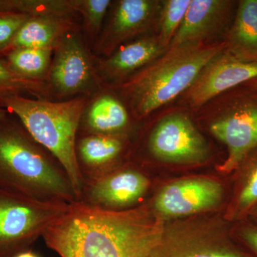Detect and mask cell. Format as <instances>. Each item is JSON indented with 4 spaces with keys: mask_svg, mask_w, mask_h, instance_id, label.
Listing matches in <instances>:
<instances>
[{
    "mask_svg": "<svg viewBox=\"0 0 257 257\" xmlns=\"http://www.w3.org/2000/svg\"><path fill=\"white\" fill-rule=\"evenodd\" d=\"M165 221L148 203L113 211L70 204L42 238L60 257H149Z\"/></svg>",
    "mask_w": 257,
    "mask_h": 257,
    "instance_id": "cell-1",
    "label": "cell"
},
{
    "mask_svg": "<svg viewBox=\"0 0 257 257\" xmlns=\"http://www.w3.org/2000/svg\"><path fill=\"white\" fill-rule=\"evenodd\" d=\"M0 120V188L45 202H78L63 166L20 120Z\"/></svg>",
    "mask_w": 257,
    "mask_h": 257,
    "instance_id": "cell-2",
    "label": "cell"
},
{
    "mask_svg": "<svg viewBox=\"0 0 257 257\" xmlns=\"http://www.w3.org/2000/svg\"><path fill=\"white\" fill-rule=\"evenodd\" d=\"M224 50V41L191 42L170 47L132 75L122 89L135 117H145L186 92L202 69Z\"/></svg>",
    "mask_w": 257,
    "mask_h": 257,
    "instance_id": "cell-3",
    "label": "cell"
},
{
    "mask_svg": "<svg viewBox=\"0 0 257 257\" xmlns=\"http://www.w3.org/2000/svg\"><path fill=\"white\" fill-rule=\"evenodd\" d=\"M87 103V98L83 96L55 101L15 95L0 100V106L16 116L32 138L63 166L78 202L84 180L77 164L76 143Z\"/></svg>",
    "mask_w": 257,
    "mask_h": 257,
    "instance_id": "cell-4",
    "label": "cell"
},
{
    "mask_svg": "<svg viewBox=\"0 0 257 257\" xmlns=\"http://www.w3.org/2000/svg\"><path fill=\"white\" fill-rule=\"evenodd\" d=\"M231 226L211 216L165 223L149 257H253L234 239Z\"/></svg>",
    "mask_w": 257,
    "mask_h": 257,
    "instance_id": "cell-5",
    "label": "cell"
},
{
    "mask_svg": "<svg viewBox=\"0 0 257 257\" xmlns=\"http://www.w3.org/2000/svg\"><path fill=\"white\" fill-rule=\"evenodd\" d=\"M70 204L41 202L0 188V257L29 249Z\"/></svg>",
    "mask_w": 257,
    "mask_h": 257,
    "instance_id": "cell-6",
    "label": "cell"
},
{
    "mask_svg": "<svg viewBox=\"0 0 257 257\" xmlns=\"http://www.w3.org/2000/svg\"><path fill=\"white\" fill-rule=\"evenodd\" d=\"M243 87L230 96L210 125L211 133L227 148L226 160L218 167L224 175L234 172L257 147V91Z\"/></svg>",
    "mask_w": 257,
    "mask_h": 257,
    "instance_id": "cell-7",
    "label": "cell"
},
{
    "mask_svg": "<svg viewBox=\"0 0 257 257\" xmlns=\"http://www.w3.org/2000/svg\"><path fill=\"white\" fill-rule=\"evenodd\" d=\"M99 76L85 44L76 30L55 47L47 83L51 94L60 98L95 90Z\"/></svg>",
    "mask_w": 257,
    "mask_h": 257,
    "instance_id": "cell-8",
    "label": "cell"
},
{
    "mask_svg": "<svg viewBox=\"0 0 257 257\" xmlns=\"http://www.w3.org/2000/svg\"><path fill=\"white\" fill-rule=\"evenodd\" d=\"M150 180L140 168L121 165L83 185L79 202L106 211L128 210L144 204Z\"/></svg>",
    "mask_w": 257,
    "mask_h": 257,
    "instance_id": "cell-9",
    "label": "cell"
},
{
    "mask_svg": "<svg viewBox=\"0 0 257 257\" xmlns=\"http://www.w3.org/2000/svg\"><path fill=\"white\" fill-rule=\"evenodd\" d=\"M224 187L207 177H188L166 184L150 204L161 219H175L215 209L224 200Z\"/></svg>",
    "mask_w": 257,
    "mask_h": 257,
    "instance_id": "cell-10",
    "label": "cell"
},
{
    "mask_svg": "<svg viewBox=\"0 0 257 257\" xmlns=\"http://www.w3.org/2000/svg\"><path fill=\"white\" fill-rule=\"evenodd\" d=\"M150 154L159 160L199 163L209 156L207 142L185 114L176 113L160 120L147 142Z\"/></svg>",
    "mask_w": 257,
    "mask_h": 257,
    "instance_id": "cell-11",
    "label": "cell"
},
{
    "mask_svg": "<svg viewBox=\"0 0 257 257\" xmlns=\"http://www.w3.org/2000/svg\"><path fill=\"white\" fill-rule=\"evenodd\" d=\"M256 77L257 64L241 62L224 50L202 69L186 91V97L191 106L199 107L218 94Z\"/></svg>",
    "mask_w": 257,
    "mask_h": 257,
    "instance_id": "cell-12",
    "label": "cell"
},
{
    "mask_svg": "<svg viewBox=\"0 0 257 257\" xmlns=\"http://www.w3.org/2000/svg\"><path fill=\"white\" fill-rule=\"evenodd\" d=\"M161 3L153 0L118 1L107 26L96 42V52L109 56L122 42L145 32L160 13Z\"/></svg>",
    "mask_w": 257,
    "mask_h": 257,
    "instance_id": "cell-13",
    "label": "cell"
},
{
    "mask_svg": "<svg viewBox=\"0 0 257 257\" xmlns=\"http://www.w3.org/2000/svg\"><path fill=\"white\" fill-rule=\"evenodd\" d=\"M234 5L235 2L229 0H191L185 18L169 48L191 42H207L226 28Z\"/></svg>",
    "mask_w": 257,
    "mask_h": 257,
    "instance_id": "cell-14",
    "label": "cell"
},
{
    "mask_svg": "<svg viewBox=\"0 0 257 257\" xmlns=\"http://www.w3.org/2000/svg\"><path fill=\"white\" fill-rule=\"evenodd\" d=\"M125 147L121 135H78L76 156L84 183L121 167Z\"/></svg>",
    "mask_w": 257,
    "mask_h": 257,
    "instance_id": "cell-15",
    "label": "cell"
},
{
    "mask_svg": "<svg viewBox=\"0 0 257 257\" xmlns=\"http://www.w3.org/2000/svg\"><path fill=\"white\" fill-rule=\"evenodd\" d=\"M166 48L158 36L138 39L121 45L96 69L99 77L121 79L133 75L165 53Z\"/></svg>",
    "mask_w": 257,
    "mask_h": 257,
    "instance_id": "cell-16",
    "label": "cell"
},
{
    "mask_svg": "<svg viewBox=\"0 0 257 257\" xmlns=\"http://www.w3.org/2000/svg\"><path fill=\"white\" fill-rule=\"evenodd\" d=\"M225 50L246 63L257 64V0H241L226 32Z\"/></svg>",
    "mask_w": 257,
    "mask_h": 257,
    "instance_id": "cell-17",
    "label": "cell"
},
{
    "mask_svg": "<svg viewBox=\"0 0 257 257\" xmlns=\"http://www.w3.org/2000/svg\"><path fill=\"white\" fill-rule=\"evenodd\" d=\"M124 104L114 96L103 93L88 101L83 113L78 135H121L128 124Z\"/></svg>",
    "mask_w": 257,
    "mask_h": 257,
    "instance_id": "cell-18",
    "label": "cell"
},
{
    "mask_svg": "<svg viewBox=\"0 0 257 257\" xmlns=\"http://www.w3.org/2000/svg\"><path fill=\"white\" fill-rule=\"evenodd\" d=\"M73 20L72 17H30L19 30L10 51L18 48L55 50L67 33L77 29Z\"/></svg>",
    "mask_w": 257,
    "mask_h": 257,
    "instance_id": "cell-19",
    "label": "cell"
},
{
    "mask_svg": "<svg viewBox=\"0 0 257 257\" xmlns=\"http://www.w3.org/2000/svg\"><path fill=\"white\" fill-rule=\"evenodd\" d=\"M232 192L224 218L231 223L244 220L257 205V147L234 171Z\"/></svg>",
    "mask_w": 257,
    "mask_h": 257,
    "instance_id": "cell-20",
    "label": "cell"
},
{
    "mask_svg": "<svg viewBox=\"0 0 257 257\" xmlns=\"http://www.w3.org/2000/svg\"><path fill=\"white\" fill-rule=\"evenodd\" d=\"M53 52L52 49L18 48L10 51L3 58L23 78L47 82Z\"/></svg>",
    "mask_w": 257,
    "mask_h": 257,
    "instance_id": "cell-21",
    "label": "cell"
},
{
    "mask_svg": "<svg viewBox=\"0 0 257 257\" xmlns=\"http://www.w3.org/2000/svg\"><path fill=\"white\" fill-rule=\"evenodd\" d=\"M30 94L34 98L48 99L50 87L46 82L28 80L15 73L3 58H0V100L8 96Z\"/></svg>",
    "mask_w": 257,
    "mask_h": 257,
    "instance_id": "cell-22",
    "label": "cell"
},
{
    "mask_svg": "<svg viewBox=\"0 0 257 257\" xmlns=\"http://www.w3.org/2000/svg\"><path fill=\"white\" fill-rule=\"evenodd\" d=\"M190 3L191 0H167L161 3L158 37L166 48L170 47Z\"/></svg>",
    "mask_w": 257,
    "mask_h": 257,
    "instance_id": "cell-23",
    "label": "cell"
},
{
    "mask_svg": "<svg viewBox=\"0 0 257 257\" xmlns=\"http://www.w3.org/2000/svg\"><path fill=\"white\" fill-rule=\"evenodd\" d=\"M72 10L82 15L84 28L90 38L94 39L101 30L109 0H69Z\"/></svg>",
    "mask_w": 257,
    "mask_h": 257,
    "instance_id": "cell-24",
    "label": "cell"
},
{
    "mask_svg": "<svg viewBox=\"0 0 257 257\" xmlns=\"http://www.w3.org/2000/svg\"><path fill=\"white\" fill-rule=\"evenodd\" d=\"M30 18L23 13L0 12V58L8 53L19 30Z\"/></svg>",
    "mask_w": 257,
    "mask_h": 257,
    "instance_id": "cell-25",
    "label": "cell"
},
{
    "mask_svg": "<svg viewBox=\"0 0 257 257\" xmlns=\"http://www.w3.org/2000/svg\"><path fill=\"white\" fill-rule=\"evenodd\" d=\"M231 233L239 242L253 257H257V225L244 220L232 223Z\"/></svg>",
    "mask_w": 257,
    "mask_h": 257,
    "instance_id": "cell-26",
    "label": "cell"
},
{
    "mask_svg": "<svg viewBox=\"0 0 257 257\" xmlns=\"http://www.w3.org/2000/svg\"><path fill=\"white\" fill-rule=\"evenodd\" d=\"M246 219L257 225V205L251 211Z\"/></svg>",
    "mask_w": 257,
    "mask_h": 257,
    "instance_id": "cell-27",
    "label": "cell"
},
{
    "mask_svg": "<svg viewBox=\"0 0 257 257\" xmlns=\"http://www.w3.org/2000/svg\"><path fill=\"white\" fill-rule=\"evenodd\" d=\"M242 85L257 91V77L251 79V80L248 81L247 82L245 83Z\"/></svg>",
    "mask_w": 257,
    "mask_h": 257,
    "instance_id": "cell-28",
    "label": "cell"
},
{
    "mask_svg": "<svg viewBox=\"0 0 257 257\" xmlns=\"http://www.w3.org/2000/svg\"><path fill=\"white\" fill-rule=\"evenodd\" d=\"M15 257H40L35 253L33 252V251H30V250H27V251H23V252H21L18 253V255H16Z\"/></svg>",
    "mask_w": 257,
    "mask_h": 257,
    "instance_id": "cell-29",
    "label": "cell"
},
{
    "mask_svg": "<svg viewBox=\"0 0 257 257\" xmlns=\"http://www.w3.org/2000/svg\"><path fill=\"white\" fill-rule=\"evenodd\" d=\"M8 114H9V113L8 112V111L3 106H0V120L5 119Z\"/></svg>",
    "mask_w": 257,
    "mask_h": 257,
    "instance_id": "cell-30",
    "label": "cell"
},
{
    "mask_svg": "<svg viewBox=\"0 0 257 257\" xmlns=\"http://www.w3.org/2000/svg\"><path fill=\"white\" fill-rule=\"evenodd\" d=\"M0 12H6V0H0Z\"/></svg>",
    "mask_w": 257,
    "mask_h": 257,
    "instance_id": "cell-31",
    "label": "cell"
}]
</instances>
